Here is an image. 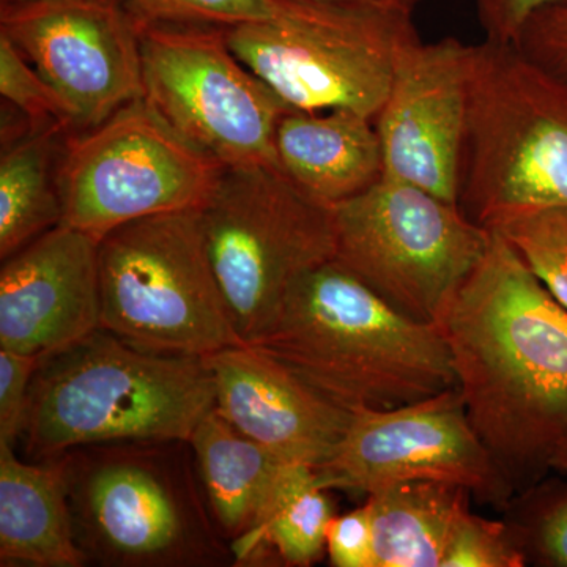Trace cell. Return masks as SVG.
Wrapping results in <instances>:
<instances>
[{"label":"cell","instance_id":"6da1fadb","mask_svg":"<svg viewBox=\"0 0 567 567\" xmlns=\"http://www.w3.org/2000/svg\"><path fill=\"white\" fill-rule=\"evenodd\" d=\"M435 323L477 436L514 491L536 486L567 431V309L492 230Z\"/></svg>","mask_w":567,"mask_h":567},{"label":"cell","instance_id":"7a4b0ae2","mask_svg":"<svg viewBox=\"0 0 567 567\" xmlns=\"http://www.w3.org/2000/svg\"><path fill=\"white\" fill-rule=\"evenodd\" d=\"M252 346L350 413L457 388L439 324L402 315L336 260L295 284Z\"/></svg>","mask_w":567,"mask_h":567},{"label":"cell","instance_id":"3957f363","mask_svg":"<svg viewBox=\"0 0 567 567\" xmlns=\"http://www.w3.org/2000/svg\"><path fill=\"white\" fill-rule=\"evenodd\" d=\"M215 406L205 358L145 352L100 327L40 358L18 445L44 462L99 443L189 440Z\"/></svg>","mask_w":567,"mask_h":567},{"label":"cell","instance_id":"277c9868","mask_svg":"<svg viewBox=\"0 0 567 567\" xmlns=\"http://www.w3.org/2000/svg\"><path fill=\"white\" fill-rule=\"evenodd\" d=\"M55 458L85 566H234L188 440L99 443Z\"/></svg>","mask_w":567,"mask_h":567},{"label":"cell","instance_id":"5b68a950","mask_svg":"<svg viewBox=\"0 0 567 567\" xmlns=\"http://www.w3.org/2000/svg\"><path fill=\"white\" fill-rule=\"evenodd\" d=\"M457 203L488 230L567 208V81L514 44H475Z\"/></svg>","mask_w":567,"mask_h":567},{"label":"cell","instance_id":"8992f818","mask_svg":"<svg viewBox=\"0 0 567 567\" xmlns=\"http://www.w3.org/2000/svg\"><path fill=\"white\" fill-rule=\"evenodd\" d=\"M100 327L136 349L208 357L244 342L216 279L200 212L147 216L99 240Z\"/></svg>","mask_w":567,"mask_h":567},{"label":"cell","instance_id":"52a82bcc","mask_svg":"<svg viewBox=\"0 0 567 567\" xmlns=\"http://www.w3.org/2000/svg\"><path fill=\"white\" fill-rule=\"evenodd\" d=\"M200 212L213 270L244 344L262 339L290 289L336 257L333 207L276 166L226 167Z\"/></svg>","mask_w":567,"mask_h":567},{"label":"cell","instance_id":"ba28073f","mask_svg":"<svg viewBox=\"0 0 567 567\" xmlns=\"http://www.w3.org/2000/svg\"><path fill=\"white\" fill-rule=\"evenodd\" d=\"M409 13L284 0L275 20L226 28L235 54L293 111L374 118L402 51L417 40Z\"/></svg>","mask_w":567,"mask_h":567},{"label":"cell","instance_id":"9c48e42d","mask_svg":"<svg viewBox=\"0 0 567 567\" xmlns=\"http://www.w3.org/2000/svg\"><path fill=\"white\" fill-rule=\"evenodd\" d=\"M333 215L336 262L420 322L435 323L492 237L458 204L385 175Z\"/></svg>","mask_w":567,"mask_h":567},{"label":"cell","instance_id":"30bf717a","mask_svg":"<svg viewBox=\"0 0 567 567\" xmlns=\"http://www.w3.org/2000/svg\"><path fill=\"white\" fill-rule=\"evenodd\" d=\"M224 169L134 100L95 128L69 134L59 169L62 226L100 240L147 216L203 210Z\"/></svg>","mask_w":567,"mask_h":567},{"label":"cell","instance_id":"8fae6325","mask_svg":"<svg viewBox=\"0 0 567 567\" xmlns=\"http://www.w3.org/2000/svg\"><path fill=\"white\" fill-rule=\"evenodd\" d=\"M140 41L142 99L174 132L224 167H279L276 128L293 110L238 59L226 28L147 22Z\"/></svg>","mask_w":567,"mask_h":567},{"label":"cell","instance_id":"7c38bea8","mask_svg":"<svg viewBox=\"0 0 567 567\" xmlns=\"http://www.w3.org/2000/svg\"><path fill=\"white\" fill-rule=\"evenodd\" d=\"M316 472L327 488L368 495L406 481H440L505 506L516 492L470 423L457 388L398 409L353 413Z\"/></svg>","mask_w":567,"mask_h":567},{"label":"cell","instance_id":"4fadbf2b","mask_svg":"<svg viewBox=\"0 0 567 567\" xmlns=\"http://www.w3.org/2000/svg\"><path fill=\"white\" fill-rule=\"evenodd\" d=\"M0 33L59 93L74 133L144 95L140 24L125 0H0Z\"/></svg>","mask_w":567,"mask_h":567},{"label":"cell","instance_id":"5bb4252c","mask_svg":"<svg viewBox=\"0 0 567 567\" xmlns=\"http://www.w3.org/2000/svg\"><path fill=\"white\" fill-rule=\"evenodd\" d=\"M475 44L454 37L402 51L375 117L383 175L458 204V169Z\"/></svg>","mask_w":567,"mask_h":567},{"label":"cell","instance_id":"9a60e30c","mask_svg":"<svg viewBox=\"0 0 567 567\" xmlns=\"http://www.w3.org/2000/svg\"><path fill=\"white\" fill-rule=\"evenodd\" d=\"M100 319L99 238L61 224L2 260L0 349L41 358Z\"/></svg>","mask_w":567,"mask_h":567},{"label":"cell","instance_id":"2e32d148","mask_svg":"<svg viewBox=\"0 0 567 567\" xmlns=\"http://www.w3.org/2000/svg\"><path fill=\"white\" fill-rule=\"evenodd\" d=\"M219 413L276 457L320 468L353 413L317 393L257 347H227L205 357Z\"/></svg>","mask_w":567,"mask_h":567},{"label":"cell","instance_id":"e0dca14e","mask_svg":"<svg viewBox=\"0 0 567 567\" xmlns=\"http://www.w3.org/2000/svg\"><path fill=\"white\" fill-rule=\"evenodd\" d=\"M286 177L317 203L334 207L383 177L374 118L347 110L290 111L275 134Z\"/></svg>","mask_w":567,"mask_h":567},{"label":"cell","instance_id":"ac0fdd59","mask_svg":"<svg viewBox=\"0 0 567 567\" xmlns=\"http://www.w3.org/2000/svg\"><path fill=\"white\" fill-rule=\"evenodd\" d=\"M0 565L85 566L58 458L25 462L0 445Z\"/></svg>","mask_w":567,"mask_h":567},{"label":"cell","instance_id":"d6986e66","mask_svg":"<svg viewBox=\"0 0 567 567\" xmlns=\"http://www.w3.org/2000/svg\"><path fill=\"white\" fill-rule=\"evenodd\" d=\"M188 442L216 529L229 546L240 543L262 524L290 462L241 434L216 409Z\"/></svg>","mask_w":567,"mask_h":567},{"label":"cell","instance_id":"ffe728a7","mask_svg":"<svg viewBox=\"0 0 567 567\" xmlns=\"http://www.w3.org/2000/svg\"><path fill=\"white\" fill-rule=\"evenodd\" d=\"M470 496L468 488L440 481H406L369 494L375 567H442Z\"/></svg>","mask_w":567,"mask_h":567},{"label":"cell","instance_id":"44dd1931","mask_svg":"<svg viewBox=\"0 0 567 567\" xmlns=\"http://www.w3.org/2000/svg\"><path fill=\"white\" fill-rule=\"evenodd\" d=\"M69 130L44 126L2 147L0 259L62 224L59 169Z\"/></svg>","mask_w":567,"mask_h":567},{"label":"cell","instance_id":"7402d4cb","mask_svg":"<svg viewBox=\"0 0 567 567\" xmlns=\"http://www.w3.org/2000/svg\"><path fill=\"white\" fill-rule=\"evenodd\" d=\"M333 506L312 466L286 465L256 533L233 544L234 566H264L270 561L309 567L327 551V529Z\"/></svg>","mask_w":567,"mask_h":567},{"label":"cell","instance_id":"603a6c76","mask_svg":"<svg viewBox=\"0 0 567 567\" xmlns=\"http://www.w3.org/2000/svg\"><path fill=\"white\" fill-rule=\"evenodd\" d=\"M495 230L513 245L532 274L567 309V208L529 213Z\"/></svg>","mask_w":567,"mask_h":567},{"label":"cell","instance_id":"cb8c5ba5","mask_svg":"<svg viewBox=\"0 0 567 567\" xmlns=\"http://www.w3.org/2000/svg\"><path fill=\"white\" fill-rule=\"evenodd\" d=\"M137 24H205L219 28L275 20L284 0H125Z\"/></svg>","mask_w":567,"mask_h":567},{"label":"cell","instance_id":"d4e9b609","mask_svg":"<svg viewBox=\"0 0 567 567\" xmlns=\"http://www.w3.org/2000/svg\"><path fill=\"white\" fill-rule=\"evenodd\" d=\"M0 95L31 122L32 130L62 126L74 133L73 121L59 93L22 58L20 51L0 33Z\"/></svg>","mask_w":567,"mask_h":567},{"label":"cell","instance_id":"484cf974","mask_svg":"<svg viewBox=\"0 0 567 567\" xmlns=\"http://www.w3.org/2000/svg\"><path fill=\"white\" fill-rule=\"evenodd\" d=\"M527 561L511 525L468 511L458 522L442 567H522Z\"/></svg>","mask_w":567,"mask_h":567},{"label":"cell","instance_id":"4316f807","mask_svg":"<svg viewBox=\"0 0 567 567\" xmlns=\"http://www.w3.org/2000/svg\"><path fill=\"white\" fill-rule=\"evenodd\" d=\"M532 514L511 525L527 559L567 567V487L533 496Z\"/></svg>","mask_w":567,"mask_h":567},{"label":"cell","instance_id":"83f0119b","mask_svg":"<svg viewBox=\"0 0 567 567\" xmlns=\"http://www.w3.org/2000/svg\"><path fill=\"white\" fill-rule=\"evenodd\" d=\"M514 47L537 65L567 81V2L536 11Z\"/></svg>","mask_w":567,"mask_h":567},{"label":"cell","instance_id":"f1b7e54d","mask_svg":"<svg viewBox=\"0 0 567 567\" xmlns=\"http://www.w3.org/2000/svg\"><path fill=\"white\" fill-rule=\"evenodd\" d=\"M40 358L0 349V445L18 446Z\"/></svg>","mask_w":567,"mask_h":567},{"label":"cell","instance_id":"f546056e","mask_svg":"<svg viewBox=\"0 0 567 567\" xmlns=\"http://www.w3.org/2000/svg\"><path fill=\"white\" fill-rule=\"evenodd\" d=\"M327 554L336 567H375L374 536L365 503L352 513L331 518Z\"/></svg>","mask_w":567,"mask_h":567},{"label":"cell","instance_id":"4dcf8cb0","mask_svg":"<svg viewBox=\"0 0 567 567\" xmlns=\"http://www.w3.org/2000/svg\"><path fill=\"white\" fill-rule=\"evenodd\" d=\"M563 2L567 0H491L480 7L481 21L487 39L516 44L522 29L536 11Z\"/></svg>","mask_w":567,"mask_h":567},{"label":"cell","instance_id":"1f68e13d","mask_svg":"<svg viewBox=\"0 0 567 567\" xmlns=\"http://www.w3.org/2000/svg\"><path fill=\"white\" fill-rule=\"evenodd\" d=\"M317 6L336 7V9L382 11V13L413 14L415 6L409 0H303Z\"/></svg>","mask_w":567,"mask_h":567},{"label":"cell","instance_id":"d6a6232c","mask_svg":"<svg viewBox=\"0 0 567 567\" xmlns=\"http://www.w3.org/2000/svg\"><path fill=\"white\" fill-rule=\"evenodd\" d=\"M551 468L558 472H567V431L559 442L557 453H555L554 461H551Z\"/></svg>","mask_w":567,"mask_h":567},{"label":"cell","instance_id":"836d02e7","mask_svg":"<svg viewBox=\"0 0 567 567\" xmlns=\"http://www.w3.org/2000/svg\"><path fill=\"white\" fill-rule=\"evenodd\" d=\"M477 6L483 7L486 6L487 2H491V0H476Z\"/></svg>","mask_w":567,"mask_h":567},{"label":"cell","instance_id":"e575fe53","mask_svg":"<svg viewBox=\"0 0 567 567\" xmlns=\"http://www.w3.org/2000/svg\"><path fill=\"white\" fill-rule=\"evenodd\" d=\"M410 3H413V6L416 7V3L420 2V0H409Z\"/></svg>","mask_w":567,"mask_h":567}]
</instances>
